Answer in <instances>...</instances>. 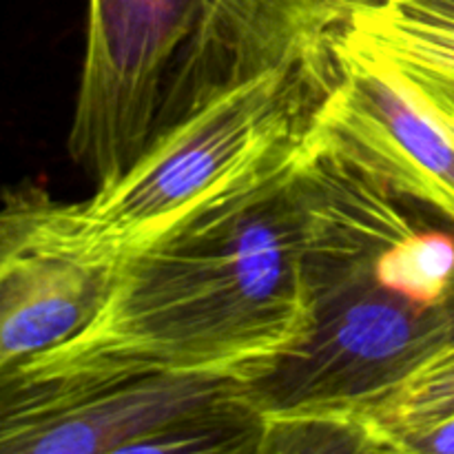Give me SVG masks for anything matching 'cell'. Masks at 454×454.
Segmentation results:
<instances>
[{
	"label": "cell",
	"instance_id": "6da1fadb",
	"mask_svg": "<svg viewBox=\"0 0 454 454\" xmlns=\"http://www.w3.org/2000/svg\"><path fill=\"white\" fill-rule=\"evenodd\" d=\"M309 137L122 253L105 304L82 331L7 366L53 380L251 384L266 375L310 328L301 191Z\"/></svg>",
	"mask_w": 454,
	"mask_h": 454
},
{
	"label": "cell",
	"instance_id": "7a4b0ae2",
	"mask_svg": "<svg viewBox=\"0 0 454 454\" xmlns=\"http://www.w3.org/2000/svg\"><path fill=\"white\" fill-rule=\"evenodd\" d=\"M310 328L244 384L262 417L364 411L454 341V222L313 129L301 158Z\"/></svg>",
	"mask_w": 454,
	"mask_h": 454
},
{
	"label": "cell",
	"instance_id": "3957f363",
	"mask_svg": "<svg viewBox=\"0 0 454 454\" xmlns=\"http://www.w3.org/2000/svg\"><path fill=\"white\" fill-rule=\"evenodd\" d=\"M372 0H89L69 155L96 186L231 89L331 53Z\"/></svg>",
	"mask_w": 454,
	"mask_h": 454
},
{
	"label": "cell",
	"instance_id": "277c9868",
	"mask_svg": "<svg viewBox=\"0 0 454 454\" xmlns=\"http://www.w3.org/2000/svg\"><path fill=\"white\" fill-rule=\"evenodd\" d=\"M333 82V51L266 71L173 129L127 173L67 202L78 233L120 257L304 145Z\"/></svg>",
	"mask_w": 454,
	"mask_h": 454
},
{
	"label": "cell",
	"instance_id": "5b68a950",
	"mask_svg": "<svg viewBox=\"0 0 454 454\" xmlns=\"http://www.w3.org/2000/svg\"><path fill=\"white\" fill-rule=\"evenodd\" d=\"M244 395L220 377H27L0 368V454L145 452L167 430Z\"/></svg>",
	"mask_w": 454,
	"mask_h": 454
},
{
	"label": "cell",
	"instance_id": "8992f818",
	"mask_svg": "<svg viewBox=\"0 0 454 454\" xmlns=\"http://www.w3.org/2000/svg\"><path fill=\"white\" fill-rule=\"evenodd\" d=\"M315 129L454 222V106L348 29L333 47V82Z\"/></svg>",
	"mask_w": 454,
	"mask_h": 454
},
{
	"label": "cell",
	"instance_id": "52a82bcc",
	"mask_svg": "<svg viewBox=\"0 0 454 454\" xmlns=\"http://www.w3.org/2000/svg\"><path fill=\"white\" fill-rule=\"evenodd\" d=\"M120 257L98 253L67 202L20 182L0 191V368L82 331L105 304Z\"/></svg>",
	"mask_w": 454,
	"mask_h": 454
},
{
	"label": "cell",
	"instance_id": "ba28073f",
	"mask_svg": "<svg viewBox=\"0 0 454 454\" xmlns=\"http://www.w3.org/2000/svg\"><path fill=\"white\" fill-rule=\"evenodd\" d=\"M348 31L454 106V13L430 0H372Z\"/></svg>",
	"mask_w": 454,
	"mask_h": 454
},
{
	"label": "cell",
	"instance_id": "9c48e42d",
	"mask_svg": "<svg viewBox=\"0 0 454 454\" xmlns=\"http://www.w3.org/2000/svg\"><path fill=\"white\" fill-rule=\"evenodd\" d=\"M364 415L399 452V439L454 415V341L426 359L393 390L366 406Z\"/></svg>",
	"mask_w": 454,
	"mask_h": 454
},
{
	"label": "cell",
	"instance_id": "30bf717a",
	"mask_svg": "<svg viewBox=\"0 0 454 454\" xmlns=\"http://www.w3.org/2000/svg\"><path fill=\"white\" fill-rule=\"evenodd\" d=\"M257 452H393L364 412L264 417Z\"/></svg>",
	"mask_w": 454,
	"mask_h": 454
},
{
	"label": "cell",
	"instance_id": "8fae6325",
	"mask_svg": "<svg viewBox=\"0 0 454 454\" xmlns=\"http://www.w3.org/2000/svg\"><path fill=\"white\" fill-rule=\"evenodd\" d=\"M399 452L454 454V415L399 439Z\"/></svg>",
	"mask_w": 454,
	"mask_h": 454
},
{
	"label": "cell",
	"instance_id": "7c38bea8",
	"mask_svg": "<svg viewBox=\"0 0 454 454\" xmlns=\"http://www.w3.org/2000/svg\"><path fill=\"white\" fill-rule=\"evenodd\" d=\"M430 3H434L437 7H442L443 12L454 13V0H430Z\"/></svg>",
	"mask_w": 454,
	"mask_h": 454
}]
</instances>
